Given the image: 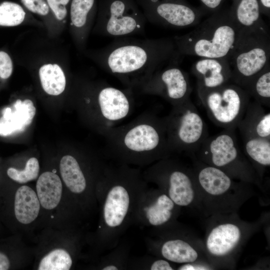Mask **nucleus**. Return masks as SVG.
I'll return each mask as SVG.
<instances>
[{
  "label": "nucleus",
  "instance_id": "obj_25",
  "mask_svg": "<svg viewBox=\"0 0 270 270\" xmlns=\"http://www.w3.org/2000/svg\"><path fill=\"white\" fill-rule=\"evenodd\" d=\"M74 254L64 248H56L44 254L40 260L38 270H69L74 264Z\"/></svg>",
  "mask_w": 270,
  "mask_h": 270
},
{
  "label": "nucleus",
  "instance_id": "obj_1",
  "mask_svg": "<svg viewBox=\"0 0 270 270\" xmlns=\"http://www.w3.org/2000/svg\"><path fill=\"white\" fill-rule=\"evenodd\" d=\"M148 188L147 182L136 170L106 168L97 193L100 214L94 240L98 252L111 250L118 244L133 224L138 202Z\"/></svg>",
  "mask_w": 270,
  "mask_h": 270
},
{
  "label": "nucleus",
  "instance_id": "obj_5",
  "mask_svg": "<svg viewBox=\"0 0 270 270\" xmlns=\"http://www.w3.org/2000/svg\"><path fill=\"white\" fill-rule=\"evenodd\" d=\"M210 120L218 126L234 130L242 118L250 98L240 86L229 82L212 88H197Z\"/></svg>",
  "mask_w": 270,
  "mask_h": 270
},
{
  "label": "nucleus",
  "instance_id": "obj_36",
  "mask_svg": "<svg viewBox=\"0 0 270 270\" xmlns=\"http://www.w3.org/2000/svg\"><path fill=\"white\" fill-rule=\"evenodd\" d=\"M13 70L12 62L10 57L6 52L0 51V78L2 79L8 78Z\"/></svg>",
  "mask_w": 270,
  "mask_h": 270
},
{
  "label": "nucleus",
  "instance_id": "obj_15",
  "mask_svg": "<svg viewBox=\"0 0 270 270\" xmlns=\"http://www.w3.org/2000/svg\"><path fill=\"white\" fill-rule=\"evenodd\" d=\"M192 70L197 79V88H212L231 82V70L226 58H200Z\"/></svg>",
  "mask_w": 270,
  "mask_h": 270
},
{
  "label": "nucleus",
  "instance_id": "obj_12",
  "mask_svg": "<svg viewBox=\"0 0 270 270\" xmlns=\"http://www.w3.org/2000/svg\"><path fill=\"white\" fill-rule=\"evenodd\" d=\"M147 22L166 28H181L199 23L196 13L172 0H136Z\"/></svg>",
  "mask_w": 270,
  "mask_h": 270
},
{
  "label": "nucleus",
  "instance_id": "obj_2",
  "mask_svg": "<svg viewBox=\"0 0 270 270\" xmlns=\"http://www.w3.org/2000/svg\"><path fill=\"white\" fill-rule=\"evenodd\" d=\"M174 38H115L92 54L106 72L130 86H142L168 64L180 62Z\"/></svg>",
  "mask_w": 270,
  "mask_h": 270
},
{
  "label": "nucleus",
  "instance_id": "obj_23",
  "mask_svg": "<svg viewBox=\"0 0 270 270\" xmlns=\"http://www.w3.org/2000/svg\"><path fill=\"white\" fill-rule=\"evenodd\" d=\"M38 74L42 86L48 94L58 96L64 90L66 78L59 65L44 64L40 68Z\"/></svg>",
  "mask_w": 270,
  "mask_h": 270
},
{
  "label": "nucleus",
  "instance_id": "obj_34",
  "mask_svg": "<svg viewBox=\"0 0 270 270\" xmlns=\"http://www.w3.org/2000/svg\"><path fill=\"white\" fill-rule=\"evenodd\" d=\"M51 13L60 21L64 20L68 14L71 0H46Z\"/></svg>",
  "mask_w": 270,
  "mask_h": 270
},
{
  "label": "nucleus",
  "instance_id": "obj_32",
  "mask_svg": "<svg viewBox=\"0 0 270 270\" xmlns=\"http://www.w3.org/2000/svg\"><path fill=\"white\" fill-rule=\"evenodd\" d=\"M127 269L147 270H172L174 268L165 259H154L148 256L129 259Z\"/></svg>",
  "mask_w": 270,
  "mask_h": 270
},
{
  "label": "nucleus",
  "instance_id": "obj_9",
  "mask_svg": "<svg viewBox=\"0 0 270 270\" xmlns=\"http://www.w3.org/2000/svg\"><path fill=\"white\" fill-rule=\"evenodd\" d=\"M41 206L36 192L23 185L15 190L0 186V218L4 226L14 230L18 224L28 225L38 218Z\"/></svg>",
  "mask_w": 270,
  "mask_h": 270
},
{
  "label": "nucleus",
  "instance_id": "obj_33",
  "mask_svg": "<svg viewBox=\"0 0 270 270\" xmlns=\"http://www.w3.org/2000/svg\"><path fill=\"white\" fill-rule=\"evenodd\" d=\"M16 106L18 118L23 126L30 124L36 112V109L32 102L29 99H26L23 101L18 100Z\"/></svg>",
  "mask_w": 270,
  "mask_h": 270
},
{
  "label": "nucleus",
  "instance_id": "obj_11",
  "mask_svg": "<svg viewBox=\"0 0 270 270\" xmlns=\"http://www.w3.org/2000/svg\"><path fill=\"white\" fill-rule=\"evenodd\" d=\"M179 62L170 63L156 72L142 86L143 90L163 97L174 106L190 98L192 88L188 76Z\"/></svg>",
  "mask_w": 270,
  "mask_h": 270
},
{
  "label": "nucleus",
  "instance_id": "obj_14",
  "mask_svg": "<svg viewBox=\"0 0 270 270\" xmlns=\"http://www.w3.org/2000/svg\"><path fill=\"white\" fill-rule=\"evenodd\" d=\"M176 206L164 192L148 188L139 200L133 224L159 228L172 220Z\"/></svg>",
  "mask_w": 270,
  "mask_h": 270
},
{
  "label": "nucleus",
  "instance_id": "obj_6",
  "mask_svg": "<svg viewBox=\"0 0 270 270\" xmlns=\"http://www.w3.org/2000/svg\"><path fill=\"white\" fill-rule=\"evenodd\" d=\"M164 120L171 150L194 154L208 137L206 124L190 98L174 106Z\"/></svg>",
  "mask_w": 270,
  "mask_h": 270
},
{
  "label": "nucleus",
  "instance_id": "obj_20",
  "mask_svg": "<svg viewBox=\"0 0 270 270\" xmlns=\"http://www.w3.org/2000/svg\"><path fill=\"white\" fill-rule=\"evenodd\" d=\"M36 193L41 207L52 210L59 205L62 196V184L58 175L50 171L43 172L36 184Z\"/></svg>",
  "mask_w": 270,
  "mask_h": 270
},
{
  "label": "nucleus",
  "instance_id": "obj_38",
  "mask_svg": "<svg viewBox=\"0 0 270 270\" xmlns=\"http://www.w3.org/2000/svg\"><path fill=\"white\" fill-rule=\"evenodd\" d=\"M207 7L214 9L218 7L222 0H200Z\"/></svg>",
  "mask_w": 270,
  "mask_h": 270
},
{
  "label": "nucleus",
  "instance_id": "obj_26",
  "mask_svg": "<svg viewBox=\"0 0 270 270\" xmlns=\"http://www.w3.org/2000/svg\"><path fill=\"white\" fill-rule=\"evenodd\" d=\"M254 100L270 107V64L258 74L244 89Z\"/></svg>",
  "mask_w": 270,
  "mask_h": 270
},
{
  "label": "nucleus",
  "instance_id": "obj_31",
  "mask_svg": "<svg viewBox=\"0 0 270 270\" xmlns=\"http://www.w3.org/2000/svg\"><path fill=\"white\" fill-rule=\"evenodd\" d=\"M40 165L38 160L31 158L27 161L23 170L10 167L6 170V174L12 180L19 184H24L36 180L39 174Z\"/></svg>",
  "mask_w": 270,
  "mask_h": 270
},
{
  "label": "nucleus",
  "instance_id": "obj_21",
  "mask_svg": "<svg viewBox=\"0 0 270 270\" xmlns=\"http://www.w3.org/2000/svg\"><path fill=\"white\" fill-rule=\"evenodd\" d=\"M196 178L204 190L212 196L224 194L232 185L229 174L222 170L208 164L198 166Z\"/></svg>",
  "mask_w": 270,
  "mask_h": 270
},
{
  "label": "nucleus",
  "instance_id": "obj_10",
  "mask_svg": "<svg viewBox=\"0 0 270 270\" xmlns=\"http://www.w3.org/2000/svg\"><path fill=\"white\" fill-rule=\"evenodd\" d=\"M143 177L146 182L160 186L177 206H188L194 200L191 174L176 163L162 160L147 170Z\"/></svg>",
  "mask_w": 270,
  "mask_h": 270
},
{
  "label": "nucleus",
  "instance_id": "obj_7",
  "mask_svg": "<svg viewBox=\"0 0 270 270\" xmlns=\"http://www.w3.org/2000/svg\"><path fill=\"white\" fill-rule=\"evenodd\" d=\"M94 30L115 38L142 34L147 20L136 0H100Z\"/></svg>",
  "mask_w": 270,
  "mask_h": 270
},
{
  "label": "nucleus",
  "instance_id": "obj_35",
  "mask_svg": "<svg viewBox=\"0 0 270 270\" xmlns=\"http://www.w3.org/2000/svg\"><path fill=\"white\" fill-rule=\"evenodd\" d=\"M25 8L40 16H48L51 12L46 0H20Z\"/></svg>",
  "mask_w": 270,
  "mask_h": 270
},
{
  "label": "nucleus",
  "instance_id": "obj_18",
  "mask_svg": "<svg viewBox=\"0 0 270 270\" xmlns=\"http://www.w3.org/2000/svg\"><path fill=\"white\" fill-rule=\"evenodd\" d=\"M242 138H270V113L255 100L250 101L244 114L238 124Z\"/></svg>",
  "mask_w": 270,
  "mask_h": 270
},
{
  "label": "nucleus",
  "instance_id": "obj_37",
  "mask_svg": "<svg viewBox=\"0 0 270 270\" xmlns=\"http://www.w3.org/2000/svg\"><path fill=\"white\" fill-rule=\"evenodd\" d=\"M208 268L204 266H198V265H194L193 264H190L189 263H186L178 267V270H208Z\"/></svg>",
  "mask_w": 270,
  "mask_h": 270
},
{
  "label": "nucleus",
  "instance_id": "obj_29",
  "mask_svg": "<svg viewBox=\"0 0 270 270\" xmlns=\"http://www.w3.org/2000/svg\"><path fill=\"white\" fill-rule=\"evenodd\" d=\"M26 16V10L18 4L4 2L0 4V26H18L24 21Z\"/></svg>",
  "mask_w": 270,
  "mask_h": 270
},
{
  "label": "nucleus",
  "instance_id": "obj_16",
  "mask_svg": "<svg viewBox=\"0 0 270 270\" xmlns=\"http://www.w3.org/2000/svg\"><path fill=\"white\" fill-rule=\"evenodd\" d=\"M96 0H71L69 14L74 36L79 46H84L97 14Z\"/></svg>",
  "mask_w": 270,
  "mask_h": 270
},
{
  "label": "nucleus",
  "instance_id": "obj_3",
  "mask_svg": "<svg viewBox=\"0 0 270 270\" xmlns=\"http://www.w3.org/2000/svg\"><path fill=\"white\" fill-rule=\"evenodd\" d=\"M241 29L232 16H213L188 33L173 38L181 56L227 60L236 44Z\"/></svg>",
  "mask_w": 270,
  "mask_h": 270
},
{
  "label": "nucleus",
  "instance_id": "obj_4",
  "mask_svg": "<svg viewBox=\"0 0 270 270\" xmlns=\"http://www.w3.org/2000/svg\"><path fill=\"white\" fill-rule=\"evenodd\" d=\"M227 60L232 72L230 82L244 89L270 64V37L264 22L242 28Z\"/></svg>",
  "mask_w": 270,
  "mask_h": 270
},
{
  "label": "nucleus",
  "instance_id": "obj_13",
  "mask_svg": "<svg viewBox=\"0 0 270 270\" xmlns=\"http://www.w3.org/2000/svg\"><path fill=\"white\" fill-rule=\"evenodd\" d=\"M123 142L128 151L136 154L148 152L153 160L166 158L172 151L164 120L134 126L125 134Z\"/></svg>",
  "mask_w": 270,
  "mask_h": 270
},
{
  "label": "nucleus",
  "instance_id": "obj_28",
  "mask_svg": "<svg viewBox=\"0 0 270 270\" xmlns=\"http://www.w3.org/2000/svg\"><path fill=\"white\" fill-rule=\"evenodd\" d=\"M129 250L128 244L119 242L110 252L102 258L97 268L101 270H126L130 259Z\"/></svg>",
  "mask_w": 270,
  "mask_h": 270
},
{
  "label": "nucleus",
  "instance_id": "obj_17",
  "mask_svg": "<svg viewBox=\"0 0 270 270\" xmlns=\"http://www.w3.org/2000/svg\"><path fill=\"white\" fill-rule=\"evenodd\" d=\"M98 101L102 116L115 122L125 118L130 109L128 94L124 90L106 85L98 93Z\"/></svg>",
  "mask_w": 270,
  "mask_h": 270
},
{
  "label": "nucleus",
  "instance_id": "obj_8",
  "mask_svg": "<svg viewBox=\"0 0 270 270\" xmlns=\"http://www.w3.org/2000/svg\"><path fill=\"white\" fill-rule=\"evenodd\" d=\"M235 130L224 129L208 136L196 153L201 161L222 170L230 176L250 179L252 170L239 148Z\"/></svg>",
  "mask_w": 270,
  "mask_h": 270
},
{
  "label": "nucleus",
  "instance_id": "obj_39",
  "mask_svg": "<svg viewBox=\"0 0 270 270\" xmlns=\"http://www.w3.org/2000/svg\"><path fill=\"white\" fill-rule=\"evenodd\" d=\"M262 6L267 8H270V0H260Z\"/></svg>",
  "mask_w": 270,
  "mask_h": 270
},
{
  "label": "nucleus",
  "instance_id": "obj_19",
  "mask_svg": "<svg viewBox=\"0 0 270 270\" xmlns=\"http://www.w3.org/2000/svg\"><path fill=\"white\" fill-rule=\"evenodd\" d=\"M241 237L240 228L230 223L220 224L209 234L206 241L208 252L216 256H224L231 252Z\"/></svg>",
  "mask_w": 270,
  "mask_h": 270
},
{
  "label": "nucleus",
  "instance_id": "obj_22",
  "mask_svg": "<svg viewBox=\"0 0 270 270\" xmlns=\"http://www.w3.org/2000/svg\"><path fill=\"white\" fill-rule=\"evenodd\" d=\"M159 252L164 259L178 264L191 263L198 257L196 251L188 242L180 238L164 241Z\"/></svg>",
  "mask_w": 270,
  "mask_h": 270
},
{
  "label": "nucleus",
  "instance_id": "obj_24",
  "mask_svg": "<svg viewBox=\"0 0 270 270\" xmlns=\"http://www.w3.org/2000/svg\"><path fill=\"white\" fill-rule=\"evenodd\" d=\"M243 149L250 160L262 166L270 165V138L256 137L243 138Z\"/></svg>",
  "mask_w": 270,
  "mask_h": 270
},
{
  "label": "nucleus",
  "instance_id": "obj_30",
  "mask_svg": "<svg viewBox=\"0 0 270 270\" xmlns=\"http://www.w3.org/2000/svg\"><path fill=\"white\" fill-rule=\"evenodd\" d=\"M18 252L14 237L0 239V270L15 268L18 262Z\"/></svg>",
  "mask_w": 270,
  "mask_h": 270
},
{
  "label": "nucleus",
  "instance_id": "obj_40",
  "mask_svg": "<svg viewBox=\"0 0 270 270\" xmlns=\"http://www.w3.org/2000/svg\"><path fill=\"white\" fill-rule=\"evenodd\" d=\"M4 224L0 220V234L1 233L2 231V230L3 228V226H4Z\"/></svg>",
  "mask_w": 270,
  "mask_h": 270
},
{
  "label": "nucleus",
  "instance_id": "obj_27",
  "mask_svg": "<svg viewBox=\"0 0 270 270\" xmlns=\"http://www.w3.org/2000/svg\"><path fill=\"white\" fill-rule=\"evenodd\" d=\"M232 17L242 28L264 23L260 18L258 0H240Z\"/></svg>",
  "mask_w": 270,
  "mask_h": 270
}]
</instances>
